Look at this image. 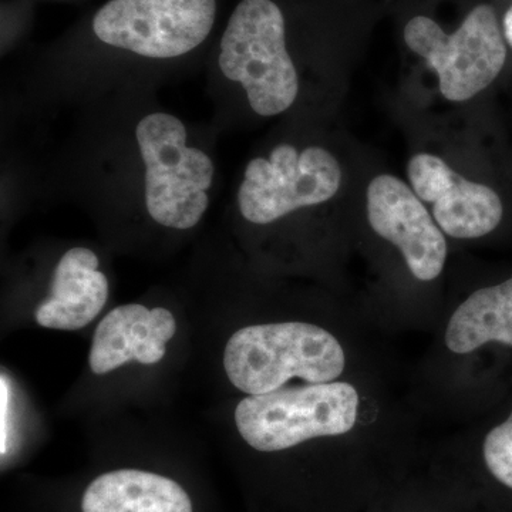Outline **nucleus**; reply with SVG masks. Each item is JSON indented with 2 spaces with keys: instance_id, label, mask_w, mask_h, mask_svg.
<instances>
[{
  "instance_id": "nucleus-1",
  "label": "nucleus",
  "mask_w": 512,
  "mask_h": 512,
  "mask_svg": "<svg viewBox=\"0 0 512 512\" xmlns=\"http://www.w3.org/2000/svg\"><path fill=\"white\" fill-rule=\"evenodd\" d=\"M345 366L339 340L328 330L303 322L239 329L224 352L229 382L248 396L275 392L292 379L330 383L342 375Z\"/></svg>"
},
{
  "instance_id": "nucleus-2",
  "label": "nucleus",
  "mask_w": 512,
  "mask_h": 512,
  "mask_svg": "<svg viewBox=\"0 0 512 512\" xmlns=\"http://www.w3.org/2000/svg\"><path fill=\"white\" fill-rule=\"evenodd\" d=\"M220 67L247 92L252 110L271 117L292 106L298 72L285 40V19L272 0H242L221 40Z\"/></svg>"
},
{
  "instance_id": "nucleus-3",
  "label": "nucleus",
  "mask_w": 512,
  "mask_h": 512,
  "mask_svg": "<svg viewBox=\"0 0 512 512\" xmlns=\"http://www.w3.org/2000/svg\"><path fill=\"white\" fill-rule=\"evenodd\" d=\"M357 410L359 394L352 384L306 383L245 397L235 410V424L249 447L279 453L308 440L349 433Z\"/></svg>"
},
{
  "instance_id": "nucleus-4",
  "label": "nucleus",
  "mask_w": 512,
  "mask_h": 512,
  "mask_svg": "<svg viewBox=\"0 0 512 512\" xmlns=\"http://www.w3.org/2000/svg\"><path fill=\"white\" fill-rule=\"evenodd\" d=\"M146 165L148 214L164 227L190 229L208 208L214 164L198 148L187 146V131L177 117L153 113L137 126Z\"/></svg>"
},
{
  "instance_id": "nucleus-5",
  "label": "nucleus",
  "mask_w": 512,
  "mask_h": 512,
  "mask_svg": "<svg viewBox=\"0 0 512 512\" xmlns=\"http://www.w3.org/2000/svg\"><path fill=\"white\" fill-rule=\"evenodd\" d=\"M404 40L437 73L440 93L450 101H467L483 92L507 59L497 15L488 5L471 10L453 35L433 19L416 16L407 23Z\"/></svg>"
},
{
  "instance_id": "nucleus-6",
  "label": "nucleus",
  "mask_w": 512,
  "mask_h": 512,
  "mask_svg": "<svg viewBox=\"0 0 512 512\" xmlns=\"http://www.w3.org/2000/svg\"><path fill=\"white\" fill-rule=\"evenodd\" d=\"M340 183L338 160L325 148L309 147L299 153L281 144L269 160L255 158L247 165L238 192L239 210L252 224H271L299 208L329 201Z\"/></svg>"
},
{
  "instance_id": "nucleus-7",
  "label": "nucleus",
  "mask_w": 512,
  "mask_h": 512,
  "mask_svg": "<svg viewBox=\"0 0 512 512\" xmlns=\"http://www.w3.org/2000/svg\"><path fill=\"white\" fill-rule=\"evenodd\" d=\"M215 0H110L93 30L101 42L153 59L183 56L214 26Z\"/></svg>"
},
{
  "instance_id": "nucleus-8",
  "label": "nucleus",
  "mask_w": 512,
  "mask_h": 512,
  "mask_svg": "<svg viewBox=\"0 0 512 512\" xmlns=\"http://www.w3.org/2000/svg\"><path fill=\"white\" fill-rule=\"evenodd\" d=\"M367 220L379 237L400 249L414 278L430 282L443 272L446 238L416 192L400 178L383 174L370 181Z\"/></svg>"
},
{
  "instance_id": "nucleus-9",
  "label": "nucleus",
  "mask_w": 512,
  "mask_h": 512,
  "mask_svg": "<svg viewBox=\"0 0 512 512\" xmlns=\"http://www.w3.org/2000/svg\"><path fill=\"white\" fill-rule=\"evenodd\" d=\"M413 191L433 204L441 231L456 239L481 238L503 220V202L493 188L473 183L433 154L421 153L407 165Z\"/></svg>"
},
{
  "instance_id": "nucleus-10",
  "label": "nucleus",
  "mask_w": 512,
  "mask_h": 512,
  "mask_svg": "<svg viewBox=\"0 0 512 512\" xmlns=\"http://www.w3.org/2000/svg\"><path fill=\"white\" fill-rule=\"evenodd\" d=\"M177 332L173 313L164 308L124 305L97 326L89 363L94 375H106L131 360L154 365L165 355V343Z\"/></svg>"
},
{
  "instance_id": "nucleus-11",
  "label": "nucleus",
  "mask_w": 512,
  "mask_h": 512,
  "mask_svg": "<svg viewBox=\"0 0 512 512\" xmlns=\"http://www.w3.org/2000/svg\"><path fill=\"white\" fill-rule=\"evenodd\" d=\"M79 512H198L177 478L153 470L120 467L93 477L82 490Z\"/></svg>"
},
{
  "instance_id": "nucleus-12",
  "label": "nucleus",
  "mask_w": 512,
  "mask_h": 512,
  "mask_svg": "<svg viewBox=\"0 0 512 512\" xmlns=\"http://www.w3.org/2000/svg\"><path fill=\"white\" fill-rule=\"evenodd\" d=\"M97 268L99 258L90 249L67 251L56 266L50 298L37 308V323L56 330H79L92 323L109 298V281Z\"/></svg>"
},
{
  "instance_id": "nucleus-13",
  "label": "nucleus",
  "mask_w": 512,
  "mask_h": 512,
  "mask_svg": "<svg viewBox=\"0 0 512 512\" xmlns=\"http://www.w3.org/2000/svg\"><path fill=\"white\" fill-rule=\"evenodd\" d=\"M488 342L512 346V278L468 296L448 322L451 352L467 355Z\"/></svg>"
},
{
  "instance_id": "nucleus-14",
  "label": "nucleus",
  "mask_w": 512,
  "mask_h": 512,
  "mask_svg": "<svg viewBox=\"0 0 512 512\" xmlns=\"http://www.w3.org/2000/svg\"><path fill=\"white\" fill-rule=\"evenodd\" d=\"M483 454L488 471L495 480L512 490V412L503 424L487 434Z\"/></svg>"
},
{
  "instance_id": "nucleus-15",
  "label": "nucleus",
  "mask_w": 512,
  "mask_h": 512,
  "mask_svg": "<svg viewBox=\"0 0 512 512\" xmlns=\"http://www.w3.org/2000/svg\"><path fill=\"white\" fill-rule=\"evenodd\" d=\"M504 33L505 37H507L508 43H510L512 47V6L511 9L505 13L504 18Z\"/></svg>"
}]
</instances>
